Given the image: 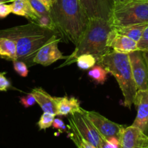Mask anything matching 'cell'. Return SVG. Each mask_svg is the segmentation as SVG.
I'll list each match as a JSON object with an SVG mask.
<instances>
[{
	"instance_id": "83f0119b",
	"label": "cell",
	"mask_w": 148,
	"mask_h": 148,
	"mask_svg": "<svg viewBox=\"0 0 148 148\" xmlns=\"http://www.w3.org/2000/svg\"><path fill=\"white\" fill-rule=\"evenodd\" d=\"M20 100L21 104L26 108H30V107H31L32 106H33L36 103V98H35L34 95H33L32 92L28 94L26 96L20 97Z\"/></svg>"
},
{
	"instance_id": "5bb4252c",
	"label": "cell",
	"mask_w": 148,
	"mask_h": 148,
	"mask_svg": "<svg viewBox=\"0 0 148 148\" xmlns=\"http://www.w3.org/2000/svg\"><path fill=\"white\" fill-rule=\"evenodd\" d=\"M56 116H66L82 113L83 108L80 106L79 101L74 97H56Z\"/></svg>"
},
{
	"instance_id": "e575fe53",
	"label": "cell",
	"mask_w": 148,
	"mask_h": 148,
	"mask_svg": "<svg viewBox=\"0 0 148 148\" xmlns=\"http://www.w3.org/2000/svg\"><path fill=\"white\" fill-rule=\"evenodd\" d=\"M113 3L117 2V1H128V0H113Z\"/></svg>"
},
{
	"instance_id": "d6986e66",
	"label": "cell",
	"mask_w": 148,
	"mask_h": 148,
	"mask_svg": "<svg viewBox=\"0 0 148 148\" xmlns=\"http://www.w3.org/2000/svg\"><path fill=\"white\" fill-rule=\"evenodd\" d=\"M108 72L102 65H94L89 72L88 75L94 82L97 84H104L107 80V76Z\"/></svg>"
},
{
	"instance_id": "ac0fdd59",
	"label": "cell",
	"mask_w": 148,
	"mask_h": 148,
	"mask_svg": "<svg viewBox=\"0 0 148 148\" xmlns=\"http://www.w3.org/2000/svg\"><path fill=\"white\" fill-rule=\"evenodd\" d=\"M147 25V23H142V24L131 25L126 26V27L113 29H115L120 34L127 36L128 38L132 39L137 43Z\"/></svg>"
},
{
	"instance_id": "8fae6325",
	"label": "cell",
	"mask_w": 148,
	"mask_h": 148,
	"mask_svg": "<svg viewBox=\"0 0 148 148\" xmlns=\"http://www.w3.org/2000/svg\"><path fill=\"white\" fill-rule=\"evenodd\" d=\"M89 18L109 21L113 7V0H80Z\"/></svg>"
},
{
	"instance_id": "30bf717a",
	"label": "cell",
	"mask_w": 148,
	"mask_h": 148,
	"mask_svg": "<svg viewBox=\"0 0 148 148\" xmlns=\"http://www.w3.org/2000/svg\"><path fill=\"white\" fill-rule=\"evenodd\" d=\"M118 140L119 148H148V135L134 126L123 127Z\"/></svg>"
},
{
	"instance_id": "3957f363",
	"label": "cell",
	"mask_w": 148,
	"mask_h": 148,
	"mask_svg": "<svg viewBox=\"0 0 148 148\" xmlns=\"http://www.w3.org/2000/svg\"><path fill=\"white\" fill-rule=\"evenodd\" d=\"M112 29L108 21L100 18L89 19L86 29L73 52L67 56L65 62L59 68L75 62L80 55L91 54L97 61L108 53L112 50L107 46V41Z\"/></svg>"
},
{
	"instance_id": "e0dca14e",
	"label": "cell",
	"mask_w": 148,
	"mask_h": 148,
	"mask_svg": "<svg viewBox=\"0 0 148 148\" xmlns=\"http://www.w3.org/2000/svg\"><path fill=\"white\" fill-rule=\"evenodd\" d=\"M0 58L12 62L17 60V48L13 40L0 37Z\"/></svg>"
},
{
	"instance_id": "f1b7e54d",
	"label": "cell",
	"mask_w": 148,
	"mask_h": 148,
	"mask_svg": "<svg viewBox=\"0 0 148 148\" xmlns=\"http://www.w3.org/2000/svg\"><path fill=\"white\" fill-rule=\"evenodd\" d=\"M6 72H0V91H7L12 87L11 82L5 77Z\"/></svg>"
},
{
	"instance_id": "4316f807",
	"label": "cell",
	"mask_w": 148,
	"mask_h": 148,
	"mask_svg": "<svg viewBox=\"0 0 148 148\" xmlns=\"http://www.w3.org/2000/svg\"><path fill=\"white\" fill-rule=\"evenodd\" d=\"M98 148H119V140L116 137H111L108 140L102 138Z\"/></svg>"
},
{
	"instance_id": "2e32d148",
	"label": "cell",
	"mask_w": 148,
	"mask_h": 148,
	"mask_svg": "<svg viewBox=\"0 0 148 148\" xmlns=\"http://www.w3.org/2000/svg\"><path fill=\"white\" fill-rule=\"evenodd\" d=\"M11 6L12 13L26 17L30 22H33L39 16L33 9L29 0H14Z\"/></svg>"
},
{
	"instance_id": "7a4b0ae2",
	"label": "cell",
	"mask_w": 148,
	"mask_h": 148,
	"mask_svg": "<svg viewBox=\"0 0 148 148\" xmlns=\"http://www.w3.org/2000/svg\"><path fill=\"white\" fill-rule=\"evenodd\" d=\"M57 32L45 28L30 22L23 25L0 30V37L13 40L17 48V60L25 62L28 66H33L35 55Z\"/></svg>"
},
{
	"instance_id": "484cf974",
	"label": "cell",
	"mask_w": 148,
	"mask_h": 148,
	"mask_svg": "<svg viewBox=\"0 0 148 148\" xmlns=\"http://www.w3.org/2000/svg\"><path fill=\"white\" fill-rule=\"evenodd\" d=\"M138 50L141 51H148V25L144 30L142 36L137 42Z\"/></svg>"
},
{
	"instance_id": "9c48e42d",
	"label": "cell",
	"mask_w": 148,
	"mask_h": 148,
	"mask_svg": "<svg viewBox=\"0 0 148 148\" xmlns=\"http://www.w3.org/2000/svg\"><path fill=\"white\" fill-rule=\"evenodd\" d=\"M132 75L137 90H148V68L141 51L129 53Z\"/></svg>"
},
{
	"instance_id": "5b68a950",
	"label": "cell",
	"mask_w": 148,
	"mask_h": 148,
	"mask_svg": "<svg viewBox=\"0 0 148 148\" xmlns=\"http://www.w3.org/2000/svg\"><path fill=\"white\" fill-rule=\"evenodd\" d=\"M112 28L148 24V0H128L113 3L109 20Z\"/></svg>"
},
{
	"instance_id": "4dcf8cb0",
	"label": "cell",
	"mask_w": 148,
	"mask_h": 148,
	"mask_svg": "<svg viewBox=\"0 0 148 148\" xmlns=\"http://www.w3.org/2000/svg\"><path fill=\"white\" fill-rule=\"evenodd\" d=\"M12 13L11 4H7L6 3H0V19L7 17Z\"/></svg>"
},
{
	"instance_id": "8992f818",
	"label": "cell",
	"mask_w": 148,
	"mask_h": 148,
	"mask_svg": "<svg viewBox=\"0 0 148 148\" xmlns=\"http://www.w3.org/2000/svg\"><path fill=\"white\" fill-rule=\"evenodd\" d=\"M69 128L73 130L97 148L101 143L102 137L99 134L91 121L82 114L75 113L69 118Z\"/></svg>"
},
{
	"instance_id": "277c9868",
	"label": "cell",
	"mask_w": 148,
	"mask_h": 148,
	"mask_svg": "<svg viewBox=\"0 0 148 148\" xmlns=\"http://www.w3.org/2000/svg\"><path fill=\"white\" fill-rule=\"evenodd\" d=\"M97 63L115 78L124 97L123 106L130 109L133 104L137 88L132 75L129 54L110 51L97 60Z\"/></svg>"
},
{
	"instance_id": "603a6c76",
	"label": "cell",
	"mask_w": 148,
	"mask_h": 148,
	"mask_svg": "<svg viewBox=\"0 0 148 148\" xmlns=\"http://www.w3.org/2000/svg\"><path fill=\"white\" fill-rule=\"evenodd\" d=\"M55 114L49 112H44L38 121L37 125L39 126V130H46L52 126Z\"/></svg>"
},
{
	"instance_id": "cb8c5ba5",
	"label": "cell",
	"mask_w": 148,
	"mask_h": 148,
	"mask_svg": "<svg viewBox=\"0 0 148 148\" xmlns=\"http://www.w3.org/2000/svg\"><path fill=\"white\" fill-rule=\"evenodd\" d=\"M32 7L36 12L38 15H44V14H50L49 10L39 0H29Z\"/></svg>"
},
{
	"instance_id": "d6a6232c",
	"label": "cell",
	"mask_w": 148,
	"mask_h": 148,
	"mask_svg": "<svg viewBox=\"0 0 148 148\" xmlns=\"http://www.w3.org/2000/svg\"><path fill=\"white\" fill-rule=\"evenodd\" d=\"M142 55H143V57H144V59H145V62H146L147 66V68H148V51L142 52Z\"/></svg>"
},
{
	"instance_id": "7c38bea8",
	"label": "cell",
	"mask_w": 148,
	"mask_h": 148,
	"mask_svg": "<svg viewBox=\"0 0 148 148\" xmlns=\"http://www.w3.org/2000/svg\"><path fill=\"white\" fill-rule=\"evenodd\" d=\"M133 104L137 113L132 126L138 127L148 135V90H137Z\"/></svg>"
},
{
	"instance_id": "9a60e30c",
	"label": "cell",
	"mask_w": 148,
	"mask_h": 148,
	"mask_svg": "<svg viewBox=\"0 0 148 148\" xmlns=\"http://www.w3.org/2000/svg\"><path fill=\"white\" fill-rule=\"evenodd\" d=\"M31 92L43 112H49L56 116V97L51 96L41 88H34Z\"/></svg>"
},
{
	"instance_id": "1f68e13d",
	"label": "cell",
	"mask_w": 148,
	"mask_h": 148,
	"mask_svg": "<svg viewBox=\"0 0 148 148\" xmlns=\"http://www.w3.org/2000/svg\"><path fill=\"white\" fill-rule=\"evenodd\" d=\"M39 1H41V2L47 7V9L50 10L51 7H52V6H53V4L55 3L56 0H39Z\"/></svg>"
},
{
	"instance_id": "6da1fadb",
	"label": "cell",
	"mask_w": 148,
	"mask_h": 148,
	"mask_svg": "<svg viewBox=\"0 0 148 148\" xmlns=\"http://www.w3.org/2000/svg\"><path fill=\"white\" fill-rule=\"evenodd\" d=\"M49 12L57 33L76 46L89 21L81 1L56 0Z\"/></svg>"
},
{
	"instance_id": "f546056e",
	"label": "cell",
	"mask_w": 148,
	"mask_h": 148,
	"mask_svg": "<svg viewBox=\"0 0 148 148\" xmlns=\"http://www.w3.org/2000/svg\"><path fill=\"white\" fill-rule=\"evenodd\" d=\"M52 127L54 129H56V130H58L59 133H63V132H66L68 133L69 131L67 129L66 125L65 124L64 121H62V119H54L53 124H52Z\"/></svg>"
},
{
	"instance_id": "7402d4cb",
	"label": "cell",
	"mask_w": 148,
	"mask_h": 148,
	"mask_svg": "<svg viewBox=\"0 0 148 148\" xmlns=\"http://www.w3.org/2000/svg\"><path fill=\"white\" fill-rule=\"evenodd\" d=\"M32 23H35L37 25H39L41 26V27H45V28L50 29V30H54V31L57 32V31L56 26H55L50 14H44V15L38 16L37 18L33 20Z\"/></svg>"
},
{
	"instance_id": "4fadbf2b",
	"label": "cell",
	"mask_w": 148,
	"mask_h": 148,
	"mask_svg": "<svg viewBox=\"0 0 148 148\" xmlns=\"http://www.w3.org/2000/svg\"><path fill=\"white\" fill-rule=\"evenodd\" d=\"M107 46L112 51L121 53H129L138 50L137 43L127 36L112 29L107 38Z\"/></svg>"
},
{
	"instance_id": "52a82bcc",
	"label": "cell",
	"mask_w": 148,
	"mask_h": 148,
	"mask_svg": "<svg viewBox=\"0 0 148 148\" xmlns=\"http://www.w3.org/2000/svg\"><path fill=\"white\" fill-rule=\"evenodd\" d=\"M82 114L91 121L102 138L105 140H108L111 137L119 139L120 132L124 127L123 125L110 121L96 111L83 109Z\"/></svg>"
},
{
	"instance_id": "44dd1931",
	"label": "cell",
	"mask_w": 148,
	"mask_h": 148,
	"mask_svg": "<svg viewBox=\"0 0 148 148\" xmlns=\"http://www.w3.org/2000/svg\"><path fill=\"white\" fill-rule=\"evenodd\" d=\"M68 136L75 144L77 148H97L92 144L83 138L82 137L77 134L74 130H71V132L68 133Z\"/></svg>"
},
{
	"instance_id": "836d02e7",
	"label": "cell",
	"mask_w": 148,
	"mask_h": 148,
	"mask_svg": "<svg viewBox=\"0 0 148 148\" xmlns=\"http://www.w3.org/2000/svg\"><path fill=\"white\" fill-rule=\"evenodd\" d=\"M14 0H0V3H7L10 1H13Z\"/></svg>"
},
{
	"instance_id": "d4e9b609",
	"label": "cell",
	"mask_w": 148,
	"mask_h": 148,
	"mask_svg": "<svg viewBox=\"0 0 148 148\" xmlns=\"http://www.w3.org/2000/svg\"><path fill=\"white\" fill-rule=\"evenodd\" d=\"M13 62V67L15 71L20 76L23 77H26L28 75V66L25 62L22 61L16 60Z\"/></svg>"
},
{
	"instance_id": "ba28073f",
	"label": "cell",
	"mask_w": 148,
	"mask_h": 148,
	"mask_svg": "<svg viewBox=\"0 0 148 148\" xmlns=\"http://www.w3.org/2000/svg\"><path fill=\"white\" fill-rule=\"evenodd\" d=\"M59 34H55L40 48L33 58L34 64L49 66L56 61L66 59L68 56H64L58 48V43L61 38L58 37Z\"/></svg>"
},
{
	"instance_id": "ffe728a7",
	"label": "cell",
	"mask_w": 148,
	"mask_h": 148,
	"mask_svg": "<svg viewBox=\"0 0 148 148\" xmlns=\"http://www.w3.org/2000/svg\"><path fill=\"white\" fill-rule=\"evenodd\" d=\"M75 62L78 67L83 70L91 69L97 63V59L91 54H82L80 55L76 59Z\"/></svg>"
}]
</instances>
